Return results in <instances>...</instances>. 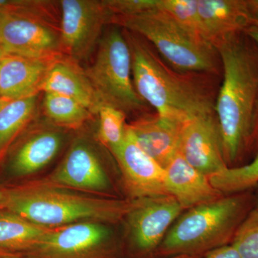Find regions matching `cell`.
<instances>
[{
	"label": "cell",
	"instance_id": "cell-1",
	"mask_svg": "<svg viewBox=\"0 0 258 258\" xmlns=\"http://www.w3.org/2000/svg\"><path fill=\"white\" fill-rule=\"evenodd\" d=\"M223 81L215 104L224 159L238 166L252 149L258 107V47L244 32L215 45Z\"/></svg>",
	"mask_w": 258,
	"mask_h": 258
},
{
	"label": "cell",
	"instance_id": "cell-2",
	"mask_svg": "<svg viewBox=\"0 0 258 258\" xmlns=\"http://www.w3.org/2000/svg\"><path fill=\"white\" fill-rule=\"evenodd\" d=\"M4 190L6 210L47 228L84 221H119L133 204V200L86 196L51 181H31Z\"/></svg>",
	"mask_w": 258,
	"mask_h": 258
},
{
	"label": "cell",
	"instance_id": "cell-3",
	"mask_svg": "<svg viewBox=\"0 0 258 258\" xmlns=\"http://www.w3.org/2000/svg\"><path fill=\"white\" fill-rule=\"evenodd\" d=\"M125 35L132 55L134 87L158 114L185 122L215 113V104L201 85L171 71L138 35L131 32Z\"/></svg>",
	"mask_w": 258,
	"mask_h": 258
},
{
	"label": "cell",
	"instance_id": "cell-4",
	"mask_svg": "<svg viewBox=\"0 0 258 258\" xmlns=\"http://www.w3.org/2000/svg\"><path fill=\"white\" fill-rule=\"evenodd\" d=\"M250 190L225 195L189 209L168 231L159 247L160 254L196 257L232 243L239 227L255 206V197Z\"/></svg>",
	"mask_w": 258,
	"mask_h": 258
},
{
	"label": "cell",
	"instance_id": "cell-5",
	"mask_svg": "<svg viewBox=\"0 0 258 258\" xmlns=\"http://www.w3.org/2000/svg\"><path fill=\"white\" fill-rule=\"evenodd\" d=\"M111 25L152 42L176 69L195 72L216 71L218 54L215 47L157 8L137 16H113Z\"/></svg>",
	"mask_w": 258,
	"mask_h": 258
},
{
	"label": "cell",
	"instance_id": "cell-6",
	"mask_svg": "<svg viewBox=\"0 0 258 258\" xmlns=\"http://www.w3.org/2000/svg\"><path fill=\"white\" fill-rule=\"evenodd\" d=\"M93 57L85 72L102 103L125 114L143 109L146 103L132 79L130 47L119 27L111 25L107 29Z\"/></svg>",
	"mask_w": 258,
	"mask_h": 258
},
{
	"label": "cell",
	"instance_id": "cell-7",
	"mask_svg": "<svg viewBox=\"0 0 258 258\" xmlns=\"http://www.w3.org/2000/svg\"><path fill=\"white\" fill-rule=\"evenodd\" d=\"M59 3L62 52L82 66L94 56L113 15L102 0H61Z\"/></svg>",
	"mask_w": 258,
	"mask_h": 258
},
{
	"label": "cell",
	"instance_id": "cell-8",
	"mask_svg": "<svg viewBox=\"0 0 258 258\" xmlns=\"http://www.w3.org/2000/svg\"><path fill=\"white\" fill-rule=\"evenodd\" d=\"M111 240L106 224L80 222L51 228L28 252L36 258H117Z\"/></svg>",
	"mask_w": 258,
	"mask_h": 258
},
{
	"label": "cell",
	"instance_id": "cell-9",
	"mask_svg": "<svg viewBox=\"0 0 258 258\" xmlns=\"http://www.w3.org/2000/svg\"><path fill=\"white\" fill-rule=\"evenodd\" d=\"M0 46L7 55L32 58L64 55L58 28L15 15L0 14Z\"/></svg>",
	"mask_w": 258,
	"mask_h": 258
},
{
	"label": "cell",
	"instance_id": "cell-10",
	"mask_svg": "<svg viewBox=\"0 0 258 258\" xmlns=\"http://www.w3.org/2000/svg\"><path fill=\"white\" fill-rule=\"evenodd\" d=\"M110 152L119 166L127 191L134 200L167 195L165 169L139 147L127 125L123 142Z\"/></svg>",
	"mask_w": 258,
	"mask_h": 258
},
{
	"label": "cell",
	"instance_id": "cell-11",
	"mask_svg": "<svg viewBox=\"0 0 258 258\" xmlns=\"http://www.w3.org/2000/svg\"><path fill=\"white\" fill-rule=\"evenodd\" d=\"M183 210L175 199L169 195L134 200L126 217L137 248L150 251L159 247L169 227Z\"/></svg>",
	"mask_w": 258,
	"mask_h": 258
},
{
	"label": "cell",
	"instance_id": "cell-12",
	"mask_svg": "<svg viewBox=\"0 0 258 258\" xmlns=\"http://www.w3.org/2000/svg\"><path fill=\"white\" fill-rule=\"evenodd\" d=\"M179 153L189 164L208 176L228 167L224 159L215 113L197 115L184 122Z\"/></svg>",
	"mask_w": 258,
	"mask_h": 258
},
{
	"label": "cell",
	"instance_id": "cell-13",
	"mask_svg": "<svg viewBox=\"0 0 258 258\" xmlns=\"http://www.w3.org/2000/svg\"><path fill=\"white\" fill-rule=\"evenodd\" d=\"M50 181L82 191H104L110 188L109 179L98 151L85 138L73 142Z\"/></svg>",
	"mask_w": 258,
	"mask_h": 258
},
{
	"label": "cell",
	"instance_id": "cell-14",
	"mask_svg": "<svg viewBox=\"0 0 258 258\" xmlns=\"http://www.w3.org/2000/svg\"><path fill=\"white\" fill-rule=\"evenodd\" d=\"M64 130L47 120V123L27 134L10 158L8 167L11 175L23 177L48 165L63 145Z\"/></svg>",
	"mask_w": 258,
	"mask_h": 258
},
{
	"label": "cell",
	"instance_id": "cell-15",
	"mask_svg": "<svg viewBox=\"0 0 258 258\" xmlns=\"http://www.w3.org/2000/svg\"><path fill=\"white\" fill-rule=\"evenodd\" d=\"M184 123L156 113L127 123V128L139 147L165 169L179 152Z\"/></svg>",
	"mask_w": 258,
	"mask_h": 258
},
{
	"label": "cell",
	"instance_id": "cell-16",
	"mask_svg": "<svg viewBox=\"0 0 258 258\" xmlns=\"http://www.w3.org/2000/svg\"><path fill=\"white\" fill-rule=\"evenodd\" d=\"M58 57L5 55L0 66V98L19 99L42 93L51 66Z\"/></svg>",
	"mask_w": 258,
	"mask_h": 258
},
{
	"label": "cell",
	"instance_id": "cell-17",
	"mask_svg": "<svg viewBox=\"0 0 258 258\" xmlns=\"http://www.w3.org/2000/svg\"><path fill=\"white\" fill-rule=\"evenodd\" d=\"M203 37L214 47L252 25L245 0H198Z\"/></svg>",
	"mask_w": 258,
	"mask_h": 258
},
{
	"label": "cell",
	"instance_id": "cell-18",
	"mask_svg": "<svg viewBox=\"0 0 258 258\" xmlns=\"http://www.w3.org/2000/svg\"><path fill=\"white\" fill-rule=\"evenodd\" d=\"M164 169L166 193L175 199L184 210L211 203L225 196L212 186L209 176L195 169L179 153Z\"/></svg>",
	"mask_w": 258,
	"mask_h": 258
},
{
	"label": "cell",
	"instance_id": "cell-19",
	"mask_svg": "<svg viewBox=\"0 0 258 258\" xmlns=\"http://www.w3.org/2000/svg\"><path fill=\"white\" fill-rule=\"evenodd\" d=\"M42 93H54L69 97L88 108L95 116L103 103L81 64L62 55L51 66Z\"/></svg>",
	"mask_w": 258,
	"mask_h": 258
},
{
	"label": "cell",
	"instance_id": "cell-20",
	"mask_svg": "<svg viewBox=\"0 0 258 258\" xmlns=\"http://www.w3.org/2000/svg\"><path fill=\"white\" fill-rule=\"evenodd\" d=\"M41 93L19 99L0 98V156L38 115Z\"/></svg>",
	"mask_w": 258,
	"mask_h": 258
},
{
	"label": "cell",
	"instance_id": "cell-21",
	"mask_svg": "<svg viewBox=\"0 0 258 258\" xmlns=\"http://www.w3.org/2000/svg\"><path fill=\"white\" fill-rule=\"evenodd\" d=\"M51 228L35 225L14 212L0 210V247L31 250Z\"/></svg>",
	"mask_w": 258,
	"mask_h": 258
},
{
	"label": "cell",
	"instance_id": "cell-22",
	"mask_svg": "<svg viewBox=\"0 0 258 258\" xmlns=\"http://www.w3.org/2000/svg\"><path fill=\"white\" fill-rule=\"evenodd\" d=\"M41 106L48 121L66 130L81 128L95 116L79 102L57 93H43Z\"/></svg>",
	"mask_w": 258,
	"mask_h": 258
},
{
	"label": "cell",
	"instance_id": "cell-23",
	"mask_svg": "<svg viewBox=\"0 0 258 258\" xmlns=\"http://www.w3.org/2000/svg\"><path fill=\"white\" fill-rule=\"evenodd\" d=\"M215 189L225 195L253 189L258 184V151L252 161L225 169L209 176Z\"/></svg>",
	"mask_w": 258,
	"mask_h": 258
},
{
	"label": "cell",
	"instance_id": "cell-24",
	"mask_svg": "<svg viewBox=\"0 0 258 258\" xmlns=\"http://www.w3.org/2000/svg\"><path fill=\"white\" fill-rule=\"evenodd\" d=\"M0 14L15 15L36 19L60 30L59 1L0 0Z\"/></svg>",
	"mask_w": 258,
	"mask_h": 258
},
{
	"label": "cell",
	"instance_id": "cell-25",
	"mask_svg": "<svg viewBox=\"0 0 258 258\" xmlns=\"http://www.w3.org/2000/svg\"><path fill=\"white\" fill-rule=\"evenodd\" d=\"M125 115L124 112L104 104L97 113V142L109 151L118 147L124 139L127 125Z\"/></svg>",
	"mask_w": 258,
	"mask_h": 258
},
{
	"label": "cell",
	"instance_id": "cell-26",
	"mask_svg": "<svg viewBox=\"0 0 258 258\" xmlns=\"http://www.w3.org/2000/svg\"><path fill=\"white\" fill-rule=\"evenodd\" d=\"M157 8L169 15L190 32L203 37L198 0H158Z\"/></svg>",
	"mask_w": 258,
	"mask_h": 258
},
{
	"label": "cell",
	"instance_id": "cell-27",
	"mask_svg": "<svg viewBox=\"0 0 258 258\" xmlns=\"http://www.w3.org/2000/svg\"><path fill=\"white\" fill-rule=\"evenodd\" d=\"M231 244L241 258H258V212L253 209L239 227Z\"/></svg>",
	"mask_w": 258,
	"mask_h": 258
},
{
	"label": "cell",
	"instance_id": "cell-28",
	"mask_svg": "<svg viewBox=\"0 0 258 258\" xmlns=\"http://www.w3.org/2000/svg\"><path fill=\"white\" fill-rule=\"evenodd\" d=\"M113 16L133 17L157 8L158 0H102Z\"/></svg>",
	"mask_w": 258,
	"mask_h": 258
},
{
	"label": "cell",
	"instance_id": "cell-29",
	"mask_svg": "<svg viewBox=\"0 0 258 258\" xmlns=\"http://www.w3.org/2000/svg\"><path fill=\"white\" fill-rule=\"evenodd\" d=\"M204 258H241L237 249L231 244L212 249Z\"/></svg>",
	"mask_w": 258,
	"mask_h": 258
},
{
	"label": "cell",
	"instance_id": "cell-30",
	"mask_svg": "<svg viewBox=\"0 0 258 258\" xmlns=\"http://www.w3.org/2000/svg\"><path fill=\"white\" fill-rule=\"evenodd\" d=\"M0 258H36L28 252L12 250L0 247Z\"/></svg>",
	"mask_w": 258,
	"mask_h": 258
},
{
	"label": "cell",
	"instance_id": "cell-31",
	"mask_svg": "<svg viewBox=\"0 0 258 258\" xmlns=\"http://www.w3.org/2000/svg\"><path fill=\"white\" fill-rule=\"evenodd\" d=\"M252 25H258V0H245Z\"/></svg>",
	"mask_w": 258,
	"mask_h": 258
},
{
	"label": "cell",
	"instance_id": "cell-32",
	"mask_svg": "<svg viewBox=\"0 0 258 258\" xmlns=\"http://www.w3.org/2000/svg\"><path fill=\"white\" fill-rule=\"evenodd\" d=\"M244 33L247 35L256 44L258 47V25H251Z\"/></svg>",
	"mask_w": 258,
	"mask_h": 258
},
{
	"label": "cell",
	"instance_id": "cell-33",
	"mask_svg": "<svg viewBox=\"0 0 258 258\" xmlns=\"http://www.w3.org/2000/svg\"><path fill=\"white\" fill-rule=\"evenodd\" d=\"M257 149L258 151V107L256 113L255 121H254L253 141H252V149Z\"/></svg>",
	"mask_w": 258,
	"mask_h": 258
},
{
	"label": "cell",
	"instance_id": "cell-34",
	"mask_svg": "<svg viewBox=\"0 0 258 258\" xmlns=\"http://www.w3.org/2000/svg\"><path fill=\"white\" fill-rule=\"evenodd\" d=\"M5 203H6V199H5L4 187H0V210L5 209Z\"/></svg>",
	"mask_w": 258,
	"mask_h": 258
},
{
	"label": "cell",
	"instance_id": "cell-35",
	"mask_svg": "<svg viewBox=\"0 0 258 258\" xmlns=\"http://www.w3.org/2000/svg\"><path fill=\"white\" fill-rule=\"evenodd\" d=\"M7 54L5 53L4 50H3L2 47L0 46V66H1L2 62H3V59H4L5 56Z\"/></svg>",
	"mask_w": 258,
	"mask_h": 258
},
{
	"label": "cell",
	"instance_id": "cell-36",
	"mask_svg": "<svg viewBox=\"0 0 258 258\" xmlns=\"http://www.w3.org/2000/svg\"><path fill=\"white\" fill-rule=\"evenodd\" d=\"M170 258H198V257H193V256L184 255V254H182V255L173 256V257H171Z\"/></svg>",
	"mask_w": 258,
	"mask_h": 258
},
{
	"label": "cell",
	"instance_id": "cell-37",
	"mask_svg": "<svg viewBox=\"0 0 258 258\" xmlns=\"http://www.w3.org/2000/svg\"><path fill=\"white\" fill-rule=\"evenodd\" d=\"M253 210L254 211L258 212V203L256 204L255 206H254V208H253Z\"/></svg>",
	"mask_w": 258,
	"mask_h": 258
},
{
	"label": "cell",
	"instance_id": "cell-38",
	"mask_svg": "<svg viewBox=\"0 0 258 258\" xmlns=\"http://www.w3.org/2000/svg\"><path fill=\"white\" fill-rule=\"evenodd\" d=\"M2 160V158H1V156H0V161Z\"/></svg>",
	"mask_w": 258,
	"mask_h": 258
}]
</instances>
